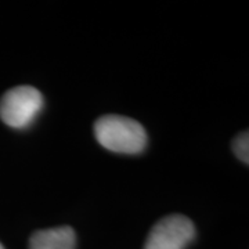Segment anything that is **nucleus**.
I'll return each mask as SVG.
<instances>
[{
	"label": "nucleus",
	"instance_id": "obj_2",
	"mask_svg": "<svg viewBox=\"0 0 249 249\" xmlns=\"http://www.w3.org/2000/svg\"><path fill=\"white\" fill-rule=\"evenodd\" d=\"M42 93L32 86L10 89L0 100V119L14 129H25L34 124L43 108Z\"/></svg>",
	"mask_w": 249,
	"mask_h": 249
},
{
	"label": "nucleus",
	"instance_id": "obj_3",
	"mask_svg": "<svg viewBox=\"0 0 249 249\" xmlns=\"http://www.w3.org/2000/svg\"><path fill=\"white\" fill-rule=\"evenodd\" d=\"M194 238V223L183 214H169L154 224L144 249H186Z\"/></svg>",
	"mask_w": 249,
	"mask_h": 249
},
{
	"label": "nucleus",
	"instance_id": "obj_6",
	"mask_svg": "<svg viewBox=\"0 0 249 249\" xmlns=\"http://www.w3.org/2000/svg\"><path fill=\"white\" fill-rule=\"evenodd\" d=\"M0 249H4V247H3V245H1V244H0Z\"/></svg>",
	"mask_w": 249,
	"mask_h": 249
},
{
	"label": "nucleus",
	"instance_id": "obj_1",
	"mask_svg": "<svg viewBox=\"0 0 249 249\" xmlns=\"http://www.w3.org/2000/svg\"><path fill=\"white\" fill-rule=\"evenodd\" d=\"M98 144L118 154H140L147 145V133L142 124L122 115L100 116L94 124Z\"/></svg>",
	"mask_w": 249,
	"mask_h": 249
},
{
	"label": "nucleus",
	"instance_id": "obj_4",
	"mask_svg": "<svg viewBox=\"0 0 249 249\" xmlns=\"http://www.w3.org/2000/svg\"><path fill=\"white\" fill-rule=\"evenodd\" d=\"M76 235L70 226L39 230L32 234L29 249H75Z\"/></svg>",
	"mask_w": 249,
	"mask_h": 249
},
{
	"label": "nucleus",
	"instance_id": "obj_5",
	"mask_svg": "<svg viewBox=\"0 0 249 249\" xmlns=\"http://www.w3.org/2000/svg\"><path fill=\"white\" fill-rule=\"evenodd\" d=\"M232 150L235 155L242 160L245 165L249 163V134L248 132L240 133L232 142Z\"/></svg>",
	"mask_w": 249,
	"mask_h": 249
}]
</instances>
